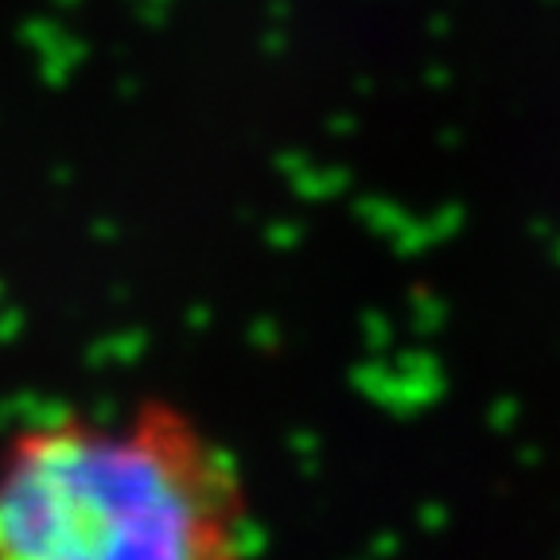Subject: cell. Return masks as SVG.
Masks as SVG:
<instances>
[{
	"instance_id": "1",
	"label": "cell",
	"mask_w": 560,
	"mask_h": 560,
	"mask_svg": "<svg viewBox=\"0 0 560 560\" xmlns=\"http://www.w3.org/2000/svg\"><path fill=\"white\" fill-rule=\"evenodd\" d=\"M249 499L179 405L27 424L0 452V560H245Z\"/></svg>"
}]
</instances>
